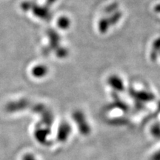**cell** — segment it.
Here are the masks:
<instances>
[{"mask_svg": "<svg viewBox=\"0 0 160 160\" xmlns=\"http://www.w3.org/2000/svg\"><path fill=\"white\" fill-rule=\"evenodd\" d=\"M71 133L72 130L70 124L68 122H63L59 126L57 133V138L60 142H65L68 141V139L71 137Z\"/></svg>", "mask_w": 160, "mask_h": 160, "instance_id": "cell-1", "label": "cell"}, {"mask_svg": "<svg viewBox=\"0 0 160 160\" xmlns=\"http://www.w3.org/2000/svg\"><path fill=\"white\" fill-rule=\"evenodd\" d=\"M75 122L77 123V125L78 126V130H79V133L82 135L84 136H88L90 134L91 132V128L90 127L89 124L88 123V122L86 121L85 118L82 115H79V113H77L75 117Z\"/></svg>", "mask_w": 160, "mask_h": 160, "instance_id": "cell-2", "label": "cell"}, {"mask_svg": "<svg viewBox=\"0 0 160 160\" xmlns=\"http://www.w3.org/2000/svg\"><path fill=\"white\" fill-rule=\"evenodd\" d=\"M151 133L154 138L160 139V125L155 124L151 127Z\"/></svg>", "mask_w": 160, "mask_h": 160, "instance_id": "cell-3", "label": "cell"}, {"mask_svg": "<svg viewBox=\"0 0 160 160\" xmlns=\"http://www.w3.org/2000/svg\"><path fill=\"white\" fill-rule=\"evenodd\" d=\"M149 160H160V148L152 153Z\"/></svg>", "mask_w": 160, "mask_h": 160, "instance_id": "cell-4", "label": "cell"}, {"mask_svg": "<svg viewBox=\"0 0 160 160\" xmlns=\"http://www.w3.org/2000/svg\"><path fill=\"white\" fill-rule=\"evenodd\" d=\"M23 160H37V159H36L34 156L32 155L31 153H30V155L25 156V157L23 158Z\"/></svg>", "mask_w": 160, "mask_h": 160, "instance_id": "cell-5", "label": "cell"}]
</instances>
